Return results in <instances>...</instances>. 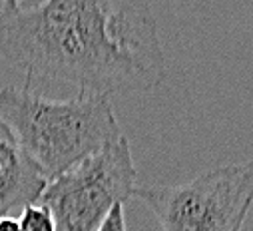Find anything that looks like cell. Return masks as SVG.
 <instances>
[{
	"label": "cell",
	"mask_w": 253,
	"mask_h": 231,
	"mask_svg": "<svg viewBox=\"0 0 253 231\" xmlns=\"http://www.w3.org/2000/svg\"><path fill=\"white\" fill-rule=\"evenodd\" d=\"M48 178L28 155L12 130L0 120V217L36 203Z\"/></svg>",
	"instance_id": "5"
},
{
	"label": "cell",
	"mask_w": 253,
	"mask_h": 231,
	"mask_svg": "<svg viewBox=\"0 0 253 231\" xmlns=\"http://www.w3.org/2000/svg\"><path fill=\"white\" fill-rule=\"evenodd\" d=\"M0 58L28 90L72 86L76 94L126 96L156 90L168 76L150 0H44L0 8Z\"/></svg>",
	"instance_id": "1"
},
{
	"label": "cell",
	"mask_w": 253,
	"mask_h": 231,
	"mask_svg": "<svg viewBox=\"0 0 253 231\" xmlns=\"http://www.w3.org/2000/svg\"><path fill=\"white\" fill-rule=\"evenodd\" d=\"M0 231H20V223H18V219H14L12 215L0 217Z\"/></svg>",
	"instance_id": "8"
},
{
	"label": "cell",
	"mask_w": 253,
	"mask_h": 231,
	"mask_svg": "<svg viewBox=\"0 0 253 231\" xmlns=\"http://www.w3.org/2000/svg\"><path fill=\"white\" fill-rule=\"evenodd\" d=\"M20 8V0H2V10H16Z\"/></svg>",
	"instance_id": "9"
},
{
	"label": "cell",
	"mask_w": 253,
	"mask_h": 231,
	"mask_svg": "<svg viewBox=\"0 0 253 231\" xmlns=\"http://www.w3.org/2000/svg\"><path fill=\"white\" fill-rule=\"evenodd\" d=\"M0 120L48 182L122 136L112 100L106 96L76 94L56 100L28 88L6 86L0 90Z\"/></svg>",
	"instance_id": "2"
},
{
	"label": "cell",
	"mask_w": 253,
	"mask_h": 231,
	"mask_svg": "<svg viewBox=\"0 0 253 231\" xmlns=\"http://www.w3.org/2000/svg\"><path fill=\"white\" fill-rule=\"evenodd\" d=\"M18 223H20V231H56L52 213L40 201L22 207Z\"/></svg>",
	"instance_id": "6"
},
{
	"label": "cell",
	"mask_w": 253,
	"mask_h": 231,
	"mask_svg": "<svg viewBox=\"0 0 253 231\" xmlns=\"http://www.w3.org/2000/svg\"><path fill=\"white\" fill-rule=\"evenodd\" d=\"M134 195L162 231H241L253 205V161L225 163L179 186H144Z\"/></svg>",
	"instance_id": "3"
},
{
	"label": "cell",
	"mask_w": 253,
	"mask_h": 231,
	"mask_svg": "<svg viewBox=\"0 0 253 231\" xmlns=\"http://www.w3.org/2000/svg\"><path fill=\"white\" fill-rule=\"evenodd\" d=\"M136 176L130 142L120 136L50 180L38 201L52 213L56 231H98L116 205L134 195Z\"/></svg>",
	"instance_id": "4"
},
{
	"label": "cell",
	"mask_w": 253,
	"mask_h": 231,
	"mask_svg": "<svg viewBox=\"0 0 253 231\" xmlns=\"http://www.w3.org/2000/svg\"><path fill=\"white\" fill-rule=\"evenodd\" d=\"M98 231H128L126 229V219H124V207L116 205L110 211V215L104 219V223Z\"/></svg>",
	"instance_id": "7"
}]
</instances>
